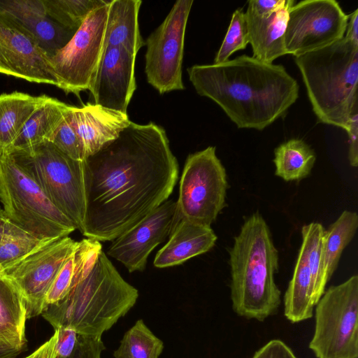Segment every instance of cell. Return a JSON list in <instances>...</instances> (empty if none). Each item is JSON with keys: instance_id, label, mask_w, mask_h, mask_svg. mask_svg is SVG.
I'll return each instance as SVG.
<instances>
[{"instance_id": "obj_18", "label": "cell", "mask_w": 358, "mask_h": 358, "mask_svg": "<svg viewBox=\"0 0 358 358\" xmlns=\"http://www.w3.org/2000/svg\"><path fill=\"white\" fill-rule=\"evenodd\" d=\"M0 7L33 37L50 58L76 31L54 21L48 15L43 0H0Z\"/></svg>"}, {"instance_id": "obj_17", "label": "cell", "mask_w": 358, "mask_h": 358, "mask_svg": "<svg viewBox=\"0 0 358 358\" xmlns=\"http://www.w3.org/2000/svg\"><path fill=\"white\" fill-rule=\"evenodd\" d=\"M69 118L85 159L115 140L131 122L126 113L91 103L82 107L71 106Z\"/></svg>"}, {"instance_id": "obj_2", "label": "cell", "mask_w": 358, "mask_h": 358, "mask_svg": "<svg viewBox=\"0 0 358 358\" xmlns=\"http://www.w3.org/2000/svg\"><path fill=\"white\" fill-rule=\"evenodd\" d=\"M196 92L215 101L240 129L263 130L282 117L299 97V86L280 64L243 55L187 69Z\"/></svg>"}, {"instance_id": "obj_27", "label": "cell", "mask_w": 358, "mask_h": 358, "mask_svg": "<svg viewBox=\"0 0 358 358\" xmlns=\"http://www.w3.org/2000/svg\"><path fill=\"white\" fill-rule=\"evenodd\" d=\"M316 159L314 150L303 140L292 138L274 150L275 176L284 180H299L311 172Z\"/></svg>"}, {"instance_id": "obj_40", "label": "cell", "mask_w": 358, "mask_h": 358, "mask_svg": "<svg viewBox=\"0 0 358 358\" xmlns=\"http://www.w3.org/2000/svg\"><path fill=\"white\" fill-rule=\"evenodd\" d=\"M58 331L55 330L54 334L50 339L24 358H57L56 345Z\"/></svg>"}, {"instance_id": "obj_1", "label": "cell", "mask_w": 358, "mask_h": 358, "mask_svg": "<svg viewBox=\"0 0 358 358\" xmlns=\"http://www.w3.org/2000/svg\"><path fill=\"white\" fill-rule=\"evenodd\" d=\"M86 210L82 234L113 241L168 200L178 164L165 130L133 122L84 160Z\"/></svg>"}, {"instance_id": "obj_12", "label": "cell", "mask_w": 358, "mask_h": 358, "mask_svg": "<svg viewBox=\"0 0 358 358\" xmlns=\"http://www.w3.org/2000/svg\"><path fill=\"white\" fill-rule=\"evenodd\" d=\"M348 20L334 0H305L289 10L284 37L286 54L294 57L328 46L344 37Z\"/></svg>"}, {"instance_id": "obj_10", "label": "cell", "mask_w": 358, "mask_h": 358, "mask_svg": "<svg viewBox=\"0 0 358 358\" xmlns=\"http://www.w3.org/2000/svg\"><path fill=\"white\" fill-rule=\"evenodd\" d=\"M109 3L90 13L69 42L50 58L57 87L66 94L79 96L90 90L103 50Z\"/></svg>"}, {"instance_id": "obj_35", "label": "cell", "mask_w": 358, "mask_h": 358, "mask_svg": "<svg viewBox=\"0 0 358 358\" xmlns=\"http://www.w3.org/2000/svg\"><path fill=\"white\" fill-rule=\"evenodd\" d=\"M104 349L101 337L78 335L74 350L71 355L64 358H101Z\"/></svg>"}, {"instance_id": "obj_38", "label": "cell", "mask_w": 358, "mask_h": 358, "mask_svg": "<svg viewBox=\"0 0 358 358\" xmlns=\"http://www.w3.org/2000/svg\"><path fill=\"white\" fill-rule=\"evenodd\" d=\"M252 358H296L292 350L282 341L275 339L255 352Z\"/></svg>"}, {"instance_id": "obj_29", "label": "cell", "mask_w": 358, "mask_h": 358, "mask_svg": "<svg viewBox=\"0 0 358 358\" xmlns=\"http://www.w3.org/2000/svg\"><path fill=\"white\" fill-rule=\"evenodd\" d=\"M163 342L138 320L123 336L114 358H159Z\"/></svg>"}, {"instance_id": "obj_22", "label": "cell", "mask_w": 358, "mask_h": 358, "mask_svg": "<svg viewBox=\"0 0 358 358\" xmlns=\"http://www.w3.org/2000/svg\"><path fill=\"white\" fill-rule=\"evenodd\" d=\"M70 107V105L48 96L26 122L6 153L27 150L46 141L50 142Z\"/></svg>"}, {"instance_id": "obj_39", "label": "cell", "mask_w": 358, "mask_h": 358, "mask_svg": "<svg viewBox=\"0 0 358 358\" xmlns=\"http://www.w3.org/2000/svg\"><path fill=\"white\" fill-rule=\"evenodd\" d=\"M345 131L349 138L348 160L353 167L358 166V113L353 114Z\"/></svg>"}, {"instance_id": "obj_25", "label": "cell", "mask_w": 358, "mask_h": 358, "mask_svg": "<svg viewBox=\"0 0 358 358\" xmlns=\"http://www.w3.org/2000/svg\"><path fill=\"white\" fill-rule=\"evenodd\" d=\"M357 227V213L345 210L324 231L320 271V283L323 289L325 290L328 281L337 268L343 251L353 239Z\"/></svg>"}, {"instance_id": "obj_31", "label": "cell", "mask_w": 358, "mask_h": 358, "mask_svg": "<svg viewBox=\"0 0 358 358\" xmlns=\"http://www.w3.org/2000/svg\"><path fill=\"white\" fill-rule=\"evenodd\" d=\"M323 226L318 222H311L301 228L302 243L309 264L314 288L315 300H319L324 293L320 283L322 240Z\"/></svg>"}, {"instance_id": "obj_42", "label": "cell", "mask_w": 358, "mask_h": 358, "mask_svg": "<svg viewBox=\"0 0 358 358\" xmlns=\"http://www.w3.org/2000/svg\"><path fill=\"white\" fill-rule=\"evenodd\" d=\"M23 350L0 342V358H15Z\"/></svg>"}, {"instance_id": "obj_15", "label": "cell", "mask_w": 358, "mask_h": 358, "mask_svg": "<svg viewBox=\"0 0 358 358\" xmlns=\"http://www.w3.org/2000/svg\"><path fill=\"white\" fill-rule=\"evenodd\" d=\"M0 73L57 87L50 57L0 7Z\"/></svg>"}, {"instance_id": "obj_11", "label": "cell", "mask_w": 358, "mask_h": 358, "mask_svg": "<svg viewBox=\"0 0 358 358\" xmlns=\"http://www.w3.org/2000/svg\"><path fill=\"white\" fill-rule=\"evenodd\" d=\"M192 0L177 1L146 41L148 82L160 94L185 89L182 64L186 25Z\"/></svg>"}, {"instance_id": "obj_7", "label": "cell", "mask_w": 358, "mask_h": 358, "mask_svg": "<svg viewBox=\"0 0 358 358\" xmlns=\"http://www.w3.org/2000/svg\"><path fill=\"white\" fill-rule=\"evenodd\" d=\"M9 154L82 233L86 210L84 160L73 159L50 141Z\"/></svg>"}, {"instance_id": "obj_24", "label": "cell", "mask_w": 358, "mask_h": 358, "mask_svg": "<svg viewBox=\"0 0 358 358\" xmlns=\"http://www.w3.org/2000/svg\"><path fill=\"white\" fill-rule=\"evenodd\" d=\"M47 96L17 91L0 94V154L8 152L26 122Z\"/></svg>"}, {"instance_id": "obj_23", "label": "cell", "mask_w": 358, "mask_h": 358, "mask_svg": "<svg viewBox=\"0 0 358 358\" xmlns=\"http://www.w3.org/2000/svg\"><path fill=\"white\" fill-rule=\"evenodd\" d=\"M27 320L22 294L10 280L0 274V342L24 350Z\"/></svg>"}, {"instance_id": "obj_36", "label": "cell", "mask_w": 358, "mask_h": 358, "mask_svg": "<svg viewBox=\"0 0 358 358\" xmlns=\"http://www.w3.org/2000/svg\"><path fill=\"white\" fill-rule=\"evenodd\" d=\"M292 0H250L245 14L258 18H265L288 5Z\"/></svg>"}, {"instance_id": "obj_41", "label": "cell", "mask_w": 358, "mask_h": 358, "mask_svg": "<svg viewBox=\"0 0 358 358\" xmlns=\"http://www.w3.org/2000/svg\"><path fill=\"white\" fill-rule=\"evenodd\" d=\"M344 38L358 45V9L348 15Z\"/></svg>"}, {"instance_id": "obj_3", "label": "cell", "mask_w": 358, "mask_h": 358, "mask_svg": "<svg viewBox=\"0 0 358 358\" xmlns=\"http://www.w3.org/2000/svg\"><path fill=\"white\" fill-rule=\"evenodd\" d=\"M74 257L69 293L41 315L55 329L68 327L78 335L101 337L135 305L138 292L123 279L96 243L80 241Z\"/></svg>"}, {"instance_id": "obj_4", "label": "cell", "mask_w": 358, "mask_h": 358, "mask_svg": "<svg viewBox=\"0 0 358 358\" xmlns=\"http://www.w3.org/2000/svg\"><path fill=\"white\" fill-rule=\"evenodd\" d=\"M231 297L240 316L264 321L280 304L275 282L279 256L268 224L256 212L248 217L229 250Z\"/></svg>"}, {"instance_id": "obj_30", "label": "cell", "mask_w": 358, "mask_h": 358, "mask_svg": "<svg viewBox=\"0 0 358 358\" xmlns=\"http://www.w3.org/2000/svg\"><path fill=\"white\" fill-rule=\"evenodd\" d=\"M48 15L57 23L77 31L87 15L109 3L106 0H43Z\"/></svg>"}, {"instance_id": "obj_19", "label": "cell", "mask_w": 358, "mask_h": 358, "mask_svg": "<svg viewBox=\"0 0 358 358\" xmlns=\"http://www.w3.org/2000/svg\"><path fill=\"white\" fill-rule=\"evenodd\" d=\"M217 238L210 227L181 217L169 241L157 252L153 264L157 268H166L182 264L211 250Z\"/></svg>"}, {"instance_id": "obj_14", "label": "cell", "mask_w": 358, "mask_h": 358, "mask_svg": "<svg viewBox=\"0 0 358 358\" xmlns=\"http://www.w3.org/2000/svg\"><path fill=\"white\" fill-rule=\"evenodd\" d=\"M181 217L177 201L168 199L111 241L107 254L130 273L143 271L150 252L170 236Z\"/></svg>"}, {"instance_id": "obj_34", "label": "cell", "mask_w": 358, "mask_h": 358, "mask_svg": "<svg viewBox=\"0 0 358 358\" xmlns=\"http://www.w3.org/2000/svg\"><path fill=\"white\" fill-rule=\"evenodd\" d=\"M74 251L66 259L51 285L45 296L44 310L48 306L62 301L69 293L75 271Z\"/></svg>"}, {"instance_id": "obj_28", "label": "cell", "mask_w": 358, "mask_h": 358, "mask_svg": "<svg viewBox=\"0 0 358 358\" xmlns=\"http://www.w3.org/2000/svg\"><path fill=\"white\" fill-rule=\"evenodd\" d=\"M54 241L39 238L8 219L0 241V274Z\"/></svg>"}, {"instance_id": "obj_33", "label": "cell", "mask_w": 358, "mask_h": 358, "mask_svg": "<svg viewBox=\"0 0 358 358\" xmlns=\"http://www.w3.org/2000/svg\"><path fill=\"white\" fill-rule=\"evenodd\" d=\"M50 142L73 159L85 160V157L82 145L71 123L69 110Z\"/></svg>"}, {"instance_id": "obj_37", "label": "cell", "mask_w": 358, "mask_h": 358, "mask_svg": "<svg viewBox=\"0 0 358 358\" xmlns=\"http://www.w3.org/2000/svg\"><path fill=\"white\" fill-rule=\"evenodd\" d=\"M55 330L58 331L56 345L57 358L69 357L76 346L78 334L73 329L68 327H59Z\"/></svg>"}, {"instance_id": "obj_8", "label": "cell", "mask_w": 358, "mask_h": 358, "mask_svg": "<svg viewBox=\"0 0 358 358\" xmlns=\"http://www.w3.org/2000/svg\"><path fill=\"white\" fill-rule=\"evenodd\" d=\"M358 276L324 292L315 309L310 349L317 358L358 357Z\"/></svg>"}, {"instance_id": "obj_21", "label": "cell", "mask_w": 358, "mask_h": 358, "mask_svg": "<svg viewBox=\"0 0 358 358\" xmlns=\"http://www.w3.org/2000/svg\"><path fill=\"white\" fill-rule=\"evenodd\" d=\"M141 3L140 0L110 1L103 48L122 47L134 55H137L145 44L140 34L138 21Z\"/></svg>"}, {"instance_id": "obj_26", "label": "cell", "mask_w": 358, "mask_h": 358, "mask_svg": "<svg viewBox=\"0 0 358 358\" xmlns=\"http://www.w3.org/2000/svg\"><path fill=\"white\" fill-rule=\"evenodd\" d=\"M309 264L300 248L294 273L284 296V314L295 323L310 319L317 305Z\"/></svg>"}, {"instance_id": "obj_13", "label": "cell", "mask_w": 358, "mask_h": 358, "mask_svg": "<svg viewBox=\"0 0 358 358\" xmlns=\"http://www.w3.org/2000/svg\"><path fill=\"white\" fill-rule=\"evenodd\" d=\"M78 242L69 236L55 240L2 273L22 294L27 319L42 314L45 296Z\"/></svg>"}, {"instance_id": "obj_16", "label": "cell", "mask_w": 358, "mask_h": 358, "mask_svg": "<svg viewBox=\"0 0 358 358\" xmlns=\"http://www.w3.org/2000/svg\"><path fill=\"white\" fill-rule=\"evenodd\" d=\"M136 57L122 47L103 48L89 90L94 103L127 114L128 105L136 88Z\"/></svg>"}, {"instance_id": "obj_6", "label": "cell", "mask_w": 358, "mask_h": 358, "mask_svg": "<svg viewBox=\"0 0 358 358\" xmlns=\"http://www.w3.org/2000/svg\"><path fill=\"white\" fill-rule=\"evenodd\" d=\"M0 201L10 221L39 238L56 240L76 229L9 153L0 154Z\"/></svg>"}, {"instance_id": "obj_32", "label": "cell", "mask_w": 358, "mask_h": 358, "mask_svg": "<svg viewBox=\"0 0 358 358\" xmlns=\"http://www.w3.org/2000/svg\"><path fill=\"white\" fill-rule=\"evenodd\" d=\"M248 43L245 12L243 8H238L232 14L225 37L215 55L214 64H219L228 61L233 53L244 50Z\"/></svg>"}, {"instance_id": "obj_43", "label": "cell", "mask_w": 358, "mask_h": 358, "mask_svg": "<svg viewBox=\"0 0 358 358\" xmlns=\"http://www.w3.org/2000/svg\"><path fill=\"white\" fill-rule=\"evenodd\" d=\"M7 220L8 217L6 214L5 213L3 209L0 207V241L2 238Z\"/></svg>"}, {"instance_id": "obj_20", "label": "cell", "mask_w": 358, "mask_h": 358, "mask_svg": "<svg viewBox=\"0 0 358 358\" xmlns=\"http://www.w3.org/2000/svg\"><path fill=\"white\" fill-rule=\"evenodd\" d=\"M292 1L268 17L258 18L246 15L249 43L255 59L272 64L286 54L284 37Z\"/></svg>"}, {"instance_id": "obj_5", "label": "cell", "mask_w": 358, "mask_h": 358, "mask_svg": "<svg viewBox=\"0 0 358 358\" xmlns=\"http://www.w3.org/2000/svg\"><path fill=\"white\" fill-rule=\"evenodd\" d=\"M295 63L317 120L345 131L358 113V45L343 37L295 57Z\"/></svg>"}, {"instance_id": "obj_9", "label": "cell", "mask_w": 358, "mask_h": 358, "mask_svg": "<svg viewBox=\"0 0 358 358\" xmlns=\"http://www.w3.org/2000/svg\"><path fill=\"white\" fill-rule=\"evenodd\" d=\"M214 146L188 155L177 201L182 217L210 227L225 206L228 183Z\"/></svg>"}]
</instances>
